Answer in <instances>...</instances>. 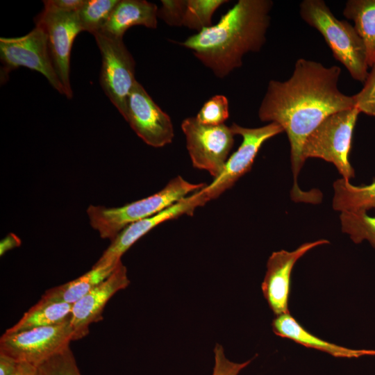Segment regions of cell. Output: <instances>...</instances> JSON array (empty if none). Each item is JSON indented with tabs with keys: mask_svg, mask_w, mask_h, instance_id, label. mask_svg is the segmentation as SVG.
I'll return each instance as SVG.
<instances>
[{
	"mask_svg": "<svg viewBox=\"0 0 375 375\" xmlns=\"http://www.w3.org/2000/svg\"><path fill=\"white\" fill-rule=\"evenodd\" d=\"M124 119L137 135L151 147H162L173 140L174 132L170 117L137 81L128 98Z\"/></svg>",
	"mask_w": 375,
	"mask_h": 375,
	"instance_id": "7c38bea8",
	"label": "cell"
},
{
	"mask_svg": "<svg viewBox=\"0 0 375 375\" xmlns=\"http://www.w3.org/2000/svg\"><path fill=\"white\" fill-rule=\"evenodd\" d=\"M19 363L12 357L0 353V375H13Z\"/></svg>",
	"mask_w": 375,
	"mask_h": 375,
	"instance_id": "4dcf8cb0",
	"label": "cell"
},
{
	"mask_svg": "<svg viewBox=\"0 0 375 375\" xmlns=\"http://www.w3.org/2000/svg\"><path fill=\"white\" fill-rule=\"evenodd\" d=\"M35 25L45 31L50 55L67 98L72 97L70 84V56L73 42L82 31L76 12H65L44 4V10L35 19Z\"/></svg>",
	"mask_w": 375,
	"mask_h": 375,
	"instance_id": "8fae6325",
	"label": "cell"
},
{
	"mask_svg": "<svg viewBox=\"0 0 375 375\" xmlns=\"http://www.w3.org/2000/svg\"><path fill=\"white\" fill-rule=\"evenodd\" d=\"M130 284L127 269L120 261L114 272L72 305L70 324L74 331L73 340L82 339L89 333L90 324L103 318L102 314L110 299Z\"/></svg>",
	"mask_w": 375,
	"mask_h": 375,
	"instance_id": "9a60e30c",
	"label": "cell"
},
{
	"mask_svg": "<svg viewBox=\"0 0 375 375\" xmlns=\"http://www.w3.org/2000/svg\"><path fill=\"white\" fill-rule=\"evenodd\" d=\"M188 0H162L158 17L170 26H182Z\"/></svg>",
	"mask_w": 375,
	"mask_h": 375,
	"instance_id": "83f0119b",
	"label": "cell"
},
{
	"mask_svg": "<svg viewBox=\"0 0 375 375\" xmlns=\"http://www.w3.org/2000/svg\"><path fill=\"white\" fill-rule=\"evenodd\" d=\"M274 333L308 348L315 349L335 358H358L375 356V349H353L335 344L314 335L290 313L276 316L272 323Z\"/></svg>",
	"mask_w": 375,
	"mask_h": 375,
	"instance_id": "2e32d148",
	"label": "cell"
},
{
	"mask_svg": "<svg viewBox=\"0 0 375 375\" xmlns=\"http://www.w3.org/2000/svg\"><path fill=\"white\" fill-rule=\"evenodd\" d=\"M358 109L353 107L327 117L306 139L302 147L304 161L318 158L333 163L342 175L349 181L355 172L349 162L353 129Z\"/></svg>",
	"mask_w": 375,
	"mask_h": 375,
	"instance_id": "5b68a950",
	"label": "cell"
},
{
	"mask_svg": "<svg viewBox=\"0 0 375 375\" xmlns=\"http://www.w3.org/2000/svg\"><path fill=\"white\" fill-rule=\"evenodd\" d=\"M215 365L212 375H238L247 367L254 358L243 362H235L228 360L224 353L223 347L216 344L214 348Z\"/></svg>",
	"mask_w": 375,
	"mask_h": 375,
	"instance_id": "f1b7e54d",
	"label": "cell"
},
{
	"mask_svg": "<svg viewBox=\"0 0 375 375\" xmlns=\"http://www.w3.org/2000/svg\"><path fill=\"white\" fill-rule=\"evenodd\" d=\"M74 331L70 319L60 324L7 333L0 338V353L20 362L39 367L70 347Z\"/></svg>",
	"mask_w": 375,
	"mask_h": 375,
	"instance_id": "52a82bcc",
	"label": "cell"
},
{
	"mask_svg": "<svg viewBox=\"0 0 375 375\" xmlns=\"http://www.w3.org/2000/svg\"><path fill=\"white\" fill-rule=\"evenodd\" d=\"M333 208L338 211H367L375 208V180L369 185L356 186L344 178L333 183Z\"/></svg>",
	"mask_w": 375,
	"mask_h": 375,
	"instance_id": "44dd1931",
	"label": "cell"
},
{
	"mask_svg": "<svg viewBox=\"0 0 375 375\" xmlns=\"http://www.w3.org/2000/svg\"><path fill=\"white\" fill-rule=\"evenodd\" d=\"M21 244L20 239L15 234L10 233L3 238L0 243V255H3L6 251L16 248Z\"/></svg>",
	"mask_w": 375,
	"mask_h": 375,
	"instance_id": "1f68e13d",
	"label": "cell"
},
{
	"mask_svg": "<svg viewBox=\"0 0 375 375\" xmlns=\"http://www.w3.org/2000/svg\"><path fill=\"white\" fill-rule=\"evenodd\" d=\"M181 128L193 167L208 172L213 179L217 178L234 144L235 134L231 126L206 125L192 117L182 122Z\"/></svg>",
	"mask_w": 375,
	"mask_h": 375,
	"instance_id": "ba28073f",
	"label": "cell"
},
{
	"mask_svg": "<svg viewBox=\"0 0 375 375\" xmlns=\"http://www.w3.org/2000/svg\"><path fill=\"white\" fill-rule=\"evenodd\" d=\"M328 243V240L322 239L303 243L292 251L281 250L271 254L261 288L264 297L276 316L290 313L291 274L296 262L312 249Z\"/></svg>",
	"mask_w": 375,
	"mask_h": 375,
	"instance_id": "5bb4252c",
	"label": "cell"
},
{
	"mask_svg": "<svg viewBox=\"0 0 375 375\" xmlns=\"http://www.w3.org/2000/svg\"><path fill=\"white\" fill-rule=\"evenodd\" d=\"M39 369L40 375H82L70 347L47 360Z\"/></svg>",
	"mask_w": 375,
	"mask_h": 375,
	"instance_id": "d4e9b609",
	"label": "cell"
},
{
	"mask_svg": "<svg viewBox=\"0 0 375 375\" xmlns=\"http://www.w3.org/2000/svg\"><path fill=\"white\" fill-rule=\"evenodd\" d=\"M208 201L210 200L202 188L154 215L129 224L111 241L94 265L119 262L122 255L135 242L156 226L182 215H192L196 208L204 206Z\"/></svg>",
	"mask_w": 375,
	"mask_h": 375,
	"instance_id": "4fadbf2b",
	"label": "cell"
},
{
	"mask_svg": "<svg viewBox=\"0 0 375 375\" xmlns=\"http://www.w3.org/2000/svg\"><path fill=\"white\" fill-rule=\"evenodd\" d=\"M119 0H84L76 15L83 31L99 33L107 22Z\"/></svg>",
	"mask_w": 375,
	"mask_h": 375,
	"instance_id": "7402d4cb",
	"label": "cell"
},
{
	"mask_svg": "<svg viewBox=\"0 0 375 375\" xmlns=\"http://www.w3.org/2000/svg\"><path fill=\"white\" fill-rule=\"evenodd\" d=\"M228 116L227 98L224 95L217 94L205 102L195 117L202 124L218 126L224 124Z\"/></svg>",
	"mask_w": 375,
	"mask_h": 375,
	"instance_id": "484cf974",
	"label": "cell"
},
{
	"mask_svg": "<svg viewBox=\"0 0 375 375\" xmlns=\"http://www.w3.org/2000/svg\"><path fill=\"white\" fill-rule=\"evenodd\" d=\"M158 7L144 0H119L107 22L99 32L106 36L122 39L134 26L157 27Z\"/></svg>",
	"mask_w": 375,
	"mask_h": 375,
	"instance_id": "e0dca14e",
	"label": "cell"
},
{
	"mask_svg": "<svg viewBox=\"0 0 375 375\" xmlns=\"http://www.w3.org/2000/svg\"><path fill=\"white\" fill-rule=\"evenodd\" d=\"M340 67L298 59L290 78L269 81L258 109L262 122H274L286 133L290 144L294 185L291 197L295 201L317 203L315 192H306L297 185L304 163L302 147L306 138L328 116L354 106L352 96L338 88Z\"/></svg>",
	"mask_w": 375,
	"mask_h": 375,
	"instance_id": "6da1fadb",
	"label": "cell"
},
{
	"mask_svg": "<svg viewBox=\"0 0 375 375\" xmlns=\"http://www.w3.org/2000/svg\"><path fill=\"white\" fill-rule=\"evenodd\" d=\"M119 262L104 265H93L90 270L78 278L51 288L46 290L42 296L73 305L106 279L114 272Z\"/></svg>",
	"mask_w": 375,
	"mask_h": 375,
	"instance_id": "d6986e66",
	"label": "cell"
},
{
	"mask_svg": "<svg viewBox=\"0 0 375 375\" xmlns=\"http://www.w3.org/2000/svg\"><path fill=\"white\" fill-rule=\"evenodd\" d=\"M0 57L1 83L8 80L11 71L25 67L41 73L54 89L65 95L53 65L47 33L41 26L35 25L32 31L23 36L1 38Z\"/></svg>",
	"mask_w": 375,
	"mask_h": 375,
	"instance_id": "8992f818",
	"label": "cell"
},
{
	"mask_svg": "<svg viewBox=\"0 0 375 375\" xmlns=\"http://www.w3.org/2000/svg\"><path fill=\"white\" fill-rule=\"evenodd\" d=\"M192 183L178 176L156 193L117 208L90 205L86 210L90 226L102 239L111 241L127 226L149 217L206 187Z\"/></svg>",
	"mask_w": 375,
	"mask_h": 375,
	"instance_id": "277c9868",
	"label": "cell"
},
{
	"mask_svg": "<svg viewBox=\"0 0 375 375\" xmlns=\"http://www.w3.org/2000/svg\"><path fill=\"white\" fill-rule=\"evenodd\" d=\"M342 230L358 244L367 240L375 248V217L366 211H342L340 215Z\"/></svg>",
	"mask_w": 375,
	"mask_h": 375,
	"instance_id": "603a6c76",
	"label": "cell"
},
{
	"mask_svg": "<svg viewBox=\"0 0 375 375\" xmlns=\"http://www.w3.org/2000/svg\"><path fill=\"white\" fill-rule=\"evenodd\" d=\"M352 97L354 106L360 112L375 117V64L368 73L363 88Z\"/></svg>",
	"mask_w": 375,
	"mask_h": 375,
	"instance_id": "4316f807",
	"label": "cell"
},
{
	"mask_svg": "<svg viewBox=\"0 0 375 375\" xmlns=\"http://www.w3.org/2000/svg\"><path fill=\"white\" fill-rule=\"evenodd\" d=\"M13 375H40V373L39 367L26 362H20Z\"/></svg>",
	"mask_w": 375,
	"mask_h": 375,
	"instance_id": "d6a6232c",
	"label": "cell"
},
{
	"mask_svg": "<svg viewBox=\"0 0 375 375\" xmlns=\"http://www.w3.org/2000/svg\"><path fill=\"white\" fill-rule=\"evenodd\" d=\"M231 128L235 135L242 136V141L238 149L228 157L222 173L203 188L210 201L218 198L249 172L262 145L267 140L283 132V128L274 122L258 128H247L233 123Z\"/></svg>",
	"mask_w": 375,
	"mask_h": 375,
	"instance_id": "30bf717a",
	"label": "cell"
},
{
	"mask_svg": "<svg viewBox=\"0 0 375 375\" xmlns=\"http://www.w3.org/2000/svg\"><path fill=\"white\" fill-rule=\"evenodd\" d=\"M84 0H47L43 1L54 9L65 12H77L81 8Z\"/></svg>",
	"mask_w": 375,
	"mask_h": 375,
	"instance_id": "f546056e",
	"label": "cell"
},
{
	"mask_svg": "<svg viewBox=\"0 0 375 375\" xmlns=\"http://www.w3.org/2000/svg\"><path fill=\"white\" fill-rule=\"evenodd\" d=\"M72 304L41 297L7 333L62 324L70 319Z\"/></svg>",
	"mask_w": 375,
	"mask_h": 375,
	"instance_id": "ac0fdd59",
	"label": "cell"
},
{
	"mask_svg": "<svg viewBox=\"0 0 375 375\" xmlns=\"http://www.w3.org/2000/svg\"><path fill=\"white\" fill-rule=\"evenodd\" d=\"M226 0H188L183 26L200 32L212 26V16Z\"/></svg>",
	"mask_w": 375,
	"mask_h": 375,
	"instance_id": "cb8c5ba5",
	"label": "cell"
},
{
	"mask_svg": "<svg viewBox=\"0 0 375 375\" xmlns=\"http://www.w3.org/2000/svg\"><path fill=\"white\" fill-rule=\"evenodd\" d=\"M101 55L100 83L105 94L125 118L127 101L136 81L135 62L123 40L95 33Z\"/></svg>",
	"mask_w": 375,
	"mask_h": 375,
	"instance_id": "9c48e42d",
	"label": "cell"
},
{
	"mask_svg": "<svg viewBox=\"0 0 375 375\" xmlns=\"http://www.w3.org/2000/svg\"><path fill=\"white\" fill-rule=\"evenodd\" d=\"M270 0H239L219 22L178 42L215 76L224 78L242 65L249 52H258L266 42L270 24Z\"/></svg>",
	"mask_w": 375,
	"mask_h": 375,
	"instance_id": "7a4b0ae2",
	"label": "cell"
},
{
	"mask_svg": "<svg viewBox=\"0 0 375 375\" xmlns=\"http://www.w3.org/2000/svg\"><path fill=\"white\" fill-rule=\"evenodd\" d=\"M301 19L324 38L334 58L351 77L364 83L368 75L365 44L354 26L337 19L323 0H303L299 5Z\"/></svg>",
	"mask_w": 375,
	"mask_h": 375,
	"instance_id": "3957f363",
	"label": "cell"
},
{
	"mask_svg": "<svg viewBox=\"0 0 375 375\" xmlns=\"http://www.w3.org/2000/svg\"><path fill=\"white\" fill-rule=\"evenodd\" d=\"M343 15L353 22L365 46L367 65L372 67L375 64V0L347 1Z\"/></svg>",
	"mask_w": 375,
	"mask_h": 375,
	"instance_id": "ffe728a7",
	"label": "cell"
}]
</instances>
